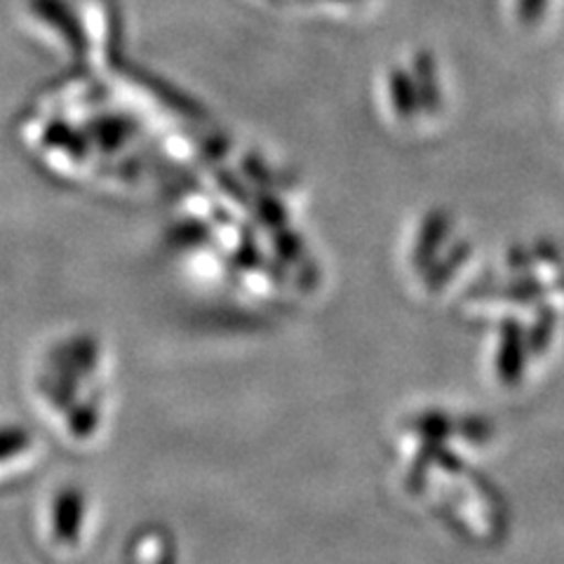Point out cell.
Listing matches in <instances>:
<instances>
[{
	"label": "cell",
	"mask_w": 564,
	"mask_h": 564,
	"mask_svg": "<svg viewBox=\"0 0 564 564\" xmlns=\"http://www.w3.org/2000/svg\"><path fill=\"white\" fill-rule=\"evenodd\" d=\"M553 0H516V14L522 26H536L549 14Z\"/></svg>",
	"instance_id": "6da1fadb"
}]
</instances>
